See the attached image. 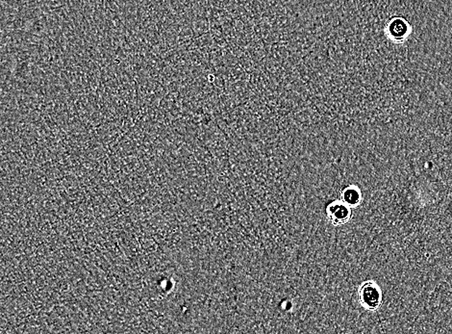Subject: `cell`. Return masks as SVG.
Returning a JSON list of instances; mask_svg holds the SVG:
<instances>
[{
    "instance_id": "cell-1",
    "label": "cell",
    "mask_w": 452,
    "mask_h": 334,
    "mask_svg": "<svg viewBox=\"0 0 452 334\" xmlns=\"http://www.w3.org/2000/svg\"><path fill=\"white\" fill-rule=\"evenodd\" d=\"M357 298L362 307L369 311H377L383 302L382 291L375 280H367L361 283Z\"/></svg>"
},
{
    "instance_id": "cell-2",
    "label": "cell",
    "mask_w": 452,
    "mask_h": 334,
    "mask_svg": "<svg viewBox=\"0 0 452 334\" xmlns=\"http://www.w3.org/2000/svg\"><path fill=\"white\" fill-rule=\"evenodd\" d=\"M326 214L332 225L335 227L347 224L351 218V211L349 207L343 202L333 201L326 206Z\"/></svg>"
},
{
    "instance_id": "cell-3",
    "label": "cell",
    "mask_w": 452,
    "mask_h": 334,
    "mask_svg": "<svg viewBox=\"0 0 452 334\" xmlns=\"http://www.w3.org/2000/svg\"><path fill=\"white\" fill-rule=\"evenodd\" d=\"M390 34L395 39H402L407 34L408 26L401 18H395L389 25Z\"/></svg>"
},
{
    "instance_id": "cell-4",
    "label": "cell",
    "mask_w": 452,
    "mask_h": 334,
    "mask_svg": "<svg viewBox=\"0 0 452 334\" xmlns=\"http://www.w3.org/2000/svg\"><path fill=\"white\" fill-rule=\"evenodd\" d=\"M342 199L343 203H345L347 206H356L360 202V194L359 192L354 189V188H347L343 191L342 193Z\"/></svg>"
}]
</instances>
